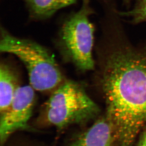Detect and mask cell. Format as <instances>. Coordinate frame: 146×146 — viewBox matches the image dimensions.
<instances>
[{
    "label": "cell",
    "mask_w": 146,
    "mask_h": 146,
    "mask_svg": "<svg viewBox=\"0 0 146 146\" xmlns=\"http://www.w3.org/2000/svg\"><path fill=\"white\" fill-rule=\"evenodd\" d=\"M117 14L105 19L99 48L106 118L117 146H132L146 125V41L132 44Z\"/></svg>",
    "instance_id": "obj_1"
},
{
    "label": "cell",
    "mask_w": 146,
    "mask_h": 146,
    "mask_svg": "<svg viewBox=\"0 0 146 146\" xmlns=\"http://www.w3.org/2000/svg\"><path fill=\"white\" fill-rule=\"evenodd\" d=\"M0 51L12 54L22 62L28 72L30 86L34 90L49 91L62 81V74L54 56L36 42L13 36L1 27Z\"/></svg>",
    "instance_id": "obj_2"
},
{
    "label": "cell",
    "mask_w": 146,
    "mask_h": 146,
    "mask_svg": "<svg viewBox=\"0 0 146 146\" xmlns=\"http://www.w3.org/2000/svg\"><path fill=\"white\" fill-rule=\"evenodd\" d=\"M92 13L89 0H83L80 9L65 19L55 40L62 57L82 71L92 70L95 66V28L90 19Z\"/></svg>",
    "instance_id": "obj_3"
},
{
    "label": "cell",
    "mask_w": 146,
    "mask_h": 146,
    "mask_svg": "<svg viewBox=\"0 0 146 146\" xmlns=\"http://www.w3.org/2000/svg\"><path fill=\"white\" fill-rule=\"evenodd\" d=\"M99 109L79 83L68 80L51 94L46 103V118L49 124L62 129L94 118Z\"/></svg>",
    "instance_id": "obj_4"
},
{
    "label": "cell",
    "mask_w": 146,
    "mask_h": 146,
    "mask_svg": "<svg viewBox=\"0 0 146 146\" xmlns=\"http://www.w3.org/2000/svg\"><path fill=\"white\" fill-rule=\"evenodd\" d=\"M34 90L31 86H19L11 104L1 113L0 141L4 145L14 132L26 128L33 113Z\"/></svg>",
    "instance_id": "obj_5"
},
{
    "label": "cell",
    "mask_w": 146,
    "mask_h": 146,
    "mask_svg": "<svg viewBox=\"0 0 146 146\" xmlns=\"http://www.w3.org/2000/svg\"><path fill=\"white\" fill-rule=\"evenodd\" d=\"M113 131L106 117L100 118L81 134L70 146H112Z\"/></svg>",
    "instance_id": "obj_6"
},
{
    "label": "cell",
    "mask_w": 146,
    "mask_h": 146,
    "mask_svg": "<svg viewBox=\"0 0 146 146\" xmlns=\"http://www.w3.org/2000/svg\"><path fill=\"white\" fill-rule=\"evenodd\" d=\"M32 19H47L57 11L75 4L77 0H22Z\"/></svg>",
    "instance_id": "obj_7"
},
{
    "label": "cell",
    "mask_w": 146,
    "mask_h": 146,
    "mask_svg": "<svg viewBox=\"0 0 146 146\" xmlns=\"http://www.w3.org/2000/svg\"><path fill=\"white\" fill-rule=\"evenodd\" d=\"M19 86L15 76L7 64L1 63L0 66V112H4L14 98Z\"/></svg>",
    "instance_id": "obj_8"
},
{
    "label": "cell",
    "mask_w": 146,
    "mask_h": 146,
    "mask_svg": "<svg viewBox=\"0 0 146 146\" xmlns=\"http://www.w3.org/2000/svg\"><path fill=\"white\" fill-rule=\"evenodd\" d=\"M119 14L121 16L129 18L132 24L146 22V0H137L131 10L119 11Z\"/></svg>",
    "instance_id": "obj_9"
},
{
    "label": "cell",
    "mask_w": 146,
    "mask_h": 146,
    "mask_svg": "<svg viewBox=\"0 0 146 146\" xmlns=\"http://www.w3.org/2000/svg\"><path fill=\"white\" fill-rule=\"evenodd\" d=\"M138 146H146V125L143 129Z\"/></svg>",
    "instance_id": "obj_10"
},
{
    "label": "cell",
    "mask_w": 146,
    "mask_h": 146,
    "mask_svg": "<svg viewBox=\"0 0 146 146\" xmlns=\"http://www.w3.org/2000/svg\"><path fill=\"white\" fill-rule=\"evenodd\" d=\"M123 3L126 4V5H129L130 4V2H131V0H123Z\"/></svg>",
    "instance_id": "obj_11"
}]
</instances>
